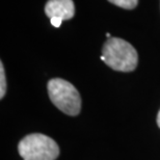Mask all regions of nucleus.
Returning a JSON list of instances; mask_svg holds the SVG:
<instances>
[{
  "instance_id": "6e6552de",
  "label": "nucleus",
  "mask_w": 160,
  "mask_h": 160,
  "mask_svg": "<svg viewBox=\"0 0 160 160\" xmlns=\"http://www.w3.org/2000/svg\"><path fill=\"white\" fill-rule=\"evenodd\" d=\"M157 125H158V127L160 128V110H159V112L157 114Z\"/></svg>"
},
{
  "instance_id": "0eeeda50",
  "label": "nucleus",
  "mask_w": 160,
  "mask_h": 160,
  "mask_svg": "<svg viewBox=\"0 0 160 160\" xmlns=\"http://www.w3.org/2000/svg\"><path fill=\"white\" fill-rule=\"evenodd\" d=\"M50 22H51V24H52L54 27L58 28V27H60V25H62V20L57 19V18H52V19H50Z\"/></svg>"
},
{
  "instance_id": "20e7f679",
  "label": "nucleus",
  "mask_w": 160,
  "mask_h": 160,
  "mask_svg": "<svg viewBox=\"0 0 160 160\" xmlns=\"http://www.w3.org/2000/svg\"><path fill=\"white\" fill-rule=\"evenodd\" d=\"M45 12L50 19L70 20L75 15V5L73 0H48L45 5Z\"/></svg>"
},
{
  "instance_id": "f03ea898",
  "label": "nucleus",
  "mask_w": 160,
  "mask_h": 160,
  "mask_svg": "<svg viewBox=\"0 0 160 160\" xmlns=\"http://www.w3.org/2000/svg\"><path fill=\"white\" fill-rule=\"evenodd\" d=\"M48 94L51 102L68 116H77L81 109L80 94L72 83L62 78L48 82Z\"/></svg>"
},
{
  "instance_id": "f257e3e1",
  "label": "nucleus",
  "mask_w": 160,
  "mask_h": 160,
  "mask_svg": "<svg viewBox=\"0 0 160 160\" xmlns=\"http://www.w3.org/2000/svg\"><path fill=\"white\" fill-rule=\"evenodd\" d=\"M101 59L112 70L132 72L138 62V55L132 45L119 38H109L104 43Z\"/></svg>"
},
{
  "instance_id": "1a4fd4ad",
  "label": "nucleus",
  "mask_w": 160,
  "mask_h": 160,
  "mask_svg": "<svg viewBox=\"0 0 160 160\" xmlns=\"http://www.w3.org/2000/svg\"><path fill=\"white\" fill-rule=\"evenodd\" d=\"M106 37L108 38V39H109V38H110V34H109V33H108V32H107V33H106Z\"/></svg>"
},
{
  "instance_id": "7ed1b4c3",
  "label": "nucleus",
  "mask_w": 160,
  "mask_h": 160,
  "mask_svg": "<svg viewBox=\"0 0 160 160\" xmlns=\"http://www.w3.org/2000/svg\"><path fill=\"white\" fill-rule=\"evenodd\" d=\"M18 150L24 160H55L59 155L58 145L41 133L26 135L19 142Z\"/></svg>"
},
{
  "instance_id": "39448f33",
  "label": "nucleus",
  "mask_w": 160,
  "mask_h": 160,
  "mask_svg": "<svg viewBox=\"0 0 160 160\" xmlns=\"http://www.w3.org/2000/svg\"><path fill=\"white\" fill-rule=\"evenodd\" d=\"M108 1L125 9H133L138 4V0H108Z\"/></svg>"
},
{
  "instance_id": "423d86ee",
  "label": "nucleus",
  "mask_w": 160,
  "mask_h": 160,
  "mask_svg": "<svg viewBox=\"0 0 160 160\" xmlns=\"http://www.w3.org/2000/svg\"><path fill=\"white\" fill-rule=\"evenodd\" d=\"M6 92V79H5V73H4V67L3 63H0V98L4 97Z\"/></svg>"
}]
</instances>
